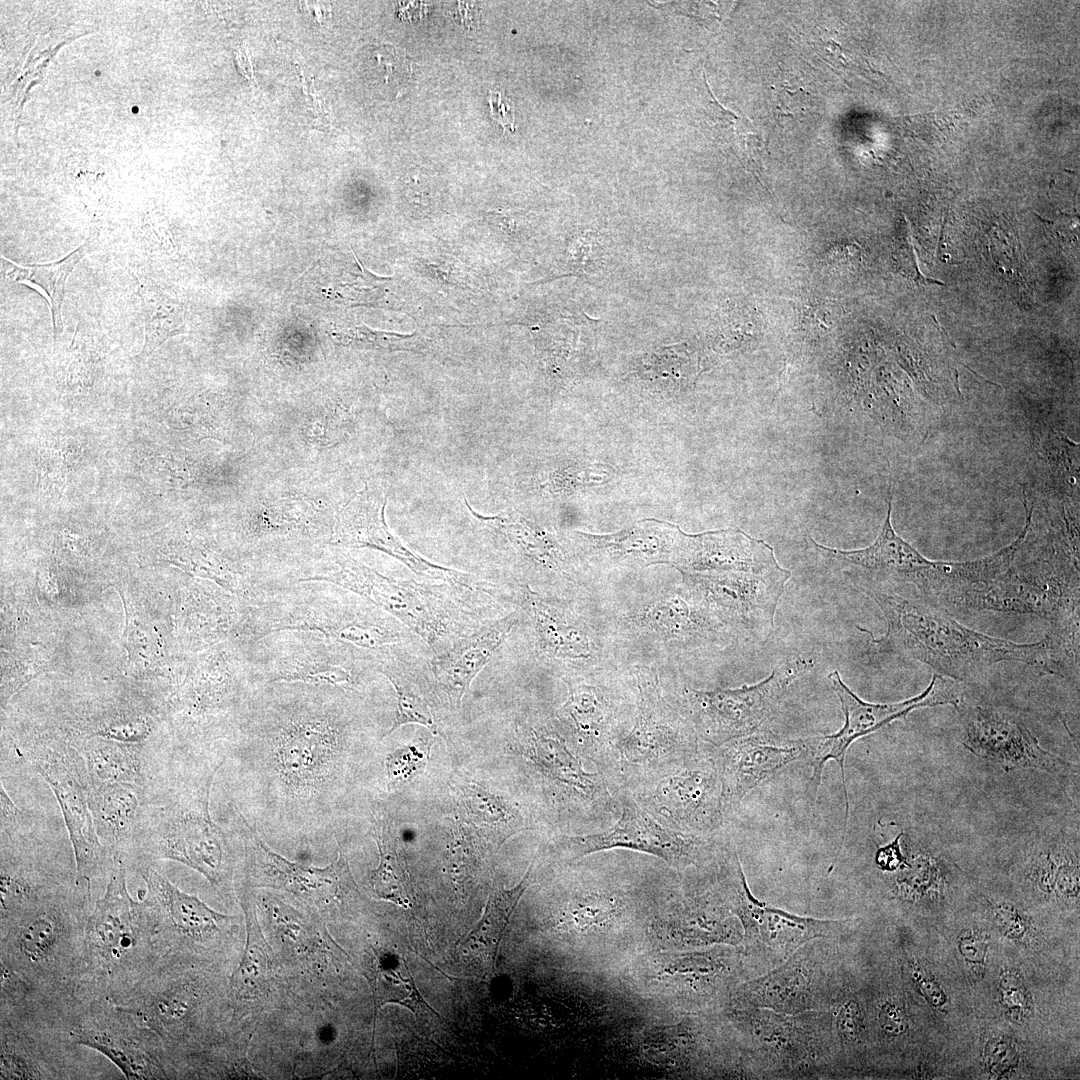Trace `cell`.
<instances>
[{"instance_id":"6da1fadb","label":"cell","mask_w":1080,"mask_h":1080,"mask_svg":"<svg viewBox=\"0 0 1080 1080\" xmlns=\"http://www.w3.org/2000/svg\"><path fill=\"white\" fill-rule=\"evenodd\" d=\"M362 693L289 682L256 689L222 749L242 814L259 832L293 841L327 836L363 728Z\"/></svg>"},{"instance_id":"7a4b0ae2","label":"cell","mask_w":1080,"mask_h":1080,"mask_svg":"<svg viewBox=\"0 0 1080 1080\" xmlns=\"http://www.w3.org/2000/svg\"><path fill=\"white\" fill-rule=\"evenodd\" d=\"M225 761L222 751L177 752L167 777L148 795L128 870L171 860L200 873L221 894L230 890L239 839L210 814L212 784Z\"/></svg>"},{"instance_id":"3957f363","label":"cell","mask_w":1080,"mask_h":1080,"mask_svg":"<svg viewBox=\"0 0 1080 1080\" xmlns=\"http://www.w3.org/2000/svg\"><path fill=\"white\" fill-rule=\"evenodd\" d=\"M882 611L887 629L873 643L890 653L928 665L958 682L972 680L996 663L1018 661L1052 673L1048 644L1017 643L973 630L946 611L895 590L859 589Z\"/></svg>"},{"instance_id":"277c9868","label":"cell","mask_w":1080,"mask_h":1080,"mask_svg":"<svg viewBox=\"0 0 1080 1080\" xmlns=\"http://www.w3.org/2000/svg\"><path fill=\"white\" fill-rule=\"evenodd\" d=\"M279 631L325 635L384 655L425 643L395 617L362 597L322 581L276 583L248 603L235 640L253 642Z\"/></svg>"},{"instance_id":"5b68a950","label":"cell","mask_w":1080,"mask_h":1080,"mask_svg":"<svg viewBox=\"0 0 1080 1080\" xmlns=\"http://www.w3.org/2000/svg\"><path fill=\"white\" fill-rule=\"evenodd\" d=\"M93 904V895L76 885L0 918V967L15 974L39 998L76 999Z\"/></svg>"},{"instance_id":"8992f818","label":"cell","mask_w":1080,"mask_h":1080,"mask_svg":"<svg viewBox=\"0 0 1080 1080\" xmlns=\"http://www.w3.org/2000/svg\"><path fill=\"white\" fill-rule=\"evenodd\" d=\"M128 868L116 859L106 890L94 901L85 928L77 998L117 1002L162 959L151 908L127 888Z\"/></svg>"},{"instance_id":"52a82bcc","label":"cell","mask_w":1080,"mask_h":1080,"mask_svg":"<svg viewBox=\"0 0 1080 1080\" xmlns=\"http://www.w3.org/2000/svg\"><path fill=\"white\" fill-rule=\"evenodd\" d=\"M214 965L163 957L117 1004L161 1040L175 1067L216 1042L221 991Z\"/></svg>"},{"instance_id":"ba28073f","label":"cell","mask_w":1080,"mask_h":1080,"mask_svg":"<svg viewBox=\"0 0 1080 1080\" xmlns=\"http://www.w3.org/2000/svg\"><path fill=\"white\" fill-rule=\"evenodd\" d=\"M317 561L311 567L320 568L296 582H328L362 597L408 627L434 655L482 626L471 616L469 607L462 608V603L446 593L451 586L386 576L335 546Z\"/></svg>"},{"instance_id":"9c48e42d","label":"cell","mask_w":1080,"mask_h":1080,"mask_svg":"<svg viewBox=\"0 0 1080 1080\" xmlns=\"http://www.w3.org/2000/svg\"><path fill=\"white\" fill-rule=\"evenodd\" d=\"M193 664L172 699L174 746L180 753L219 751L238 728L258 688L250 674L246 643L221 642Z\"/></svg>"},{"instance_id":"30bf717a","label":"cell","mask_w":1080,"mask_h":1080,"mask_svg":"<svg viewBox=\"0 0 1080 1080\" xmlns=\"http://www.w3.org/2000/svg\"><path fill=\"white\" fill-rule=\"evenodd\" d=\"M750 1078L831 1079L840 1075L828 1011L777 1013L726 1007L719 1012Z\"/></svg>"},{"instance_id":"8fae6325","label":"cell","mask_w":1080,"mask_h":1080,"mask_svg":"<svg viewBox=\"0 0 1080 1080\" xmlns=\"http://www.w3.org/2000/svg\"><path fill=\"white\" fill-rule=\"evenodd\" d=\"M0 918L74 888L72 845L44 817L21 809L0 785Z\"/></svg>"},{"instance_id":"7c38bea8","label":"cell","mask_w":1080,"mask_h":1080,"mask_svg":"<svg viewBox=\"0 0 1080 1080\" xmlns=\"http://www.w3.org/2000/svg\"><path fill=\"white\" fill-rule=\"evenodd\" d=\"M1 758H15L14 770L28 767L50 787L72 845L76 884L93 894L96 884L108 881L116 860L97 836L75 750L52 736L22 732L2 742Z\"/></svg>"},{"instance_id":"4fadbf2b","label":"cell","mask_w":1080,"mask_h":1080,"mask_svg":"<svg viewBox=\"0 0 1080 1080\" xmlns=\"http://www.w3.org/2000/svg\"><path fill=\"white\" fill-rule=\"evenodd\" d=\"M626 976L637 991L686 1013H715L728 1005L736 987L754 973L741 949L716 945L647 953L629 967Z\"/></svg>"},{"instance_id":"5bb4252c","label":"cell","mask_w":1080,"mask_h":1080,"mask_svg":"<svg viewBox=\"0 0 1080 1080\" xmlns=\"http://www.w3.org/2000/svg\"><path fill=\"white\" fill-rule=\"evenodd\" d=\"M245 643L257 687L289 682L364 692L379 674L378 654L319 633L279 631Z\"/></svg>"},{"instance_id":"9a60e30c","label":"cell","mask_w":1080,"mask_h":1080,"mask_svg":"<svg viewBox=\"0 0 1080 1080\" xmlns=\"http://www.w3.org/2000/svg\"><path fill=\"white\" fill-rule=\"evenodd\" d=\"M715 881L725 904L741 923L742 952L754 976L779 965L813 939H836L846 927L844 920L800 916L758 900L734 848L728 847Z\"/></svg>"},{"instance_id":"2e32d148","label":"cell","mask_w":1080,"mask_h":1080,"mask_svg":"<svg viewBox=\"0 0 1080 1080\" xmlns=\"http://www.w3.org/2000/svg\"><path fill=\"white\" fill-rule=\"evenodd\" d=\"M846 985L836 939L818 938L779 965L740 983L726 1007L783 1014L828 1011Z\"/></svg>"},{"instance_id":"e0dca14e","label":"cell","mask_w":1080,"mask_h":1080,"mask_svg":"<svg viewBox=\"0 0 1080 1080\" xmlns=\"http://www.w3.org/2000/svg\"><path fill=\"white\" fill-rule=\"evenodd\" d=\"M132 871L145 883L137 896L151 908L156 946L162 958L210 965L222 958L236 916L217 912L196 895L180 890L156 864L142 863Z\"/></svg>"},{"instance_id":"ac0fdd59","label":"cell","mask_w":1080,"mask_h":1080,"mask_svg":"<svg viewBox=\"0 0 1080 1080\" xmlns=\"http://www.w3.org/2000/svg\"><path fill=\"white\" fill-rule=\"evenodd\" d=\"M231 807L230 829L238 836L243 850L241 886L281 891L325 914L355 900L358 888L341 850L337 859L325 867L290 861L264 842L235 803Z\"/></svg>"},{"instance_id":"d6986e66","label":"cell","mask_w":1080,"mask_h":1080,"mask_svg":"<svg viewBox=\"0 0 1080 1080\" xmlns=\"http://www.w3.org/2000/svg\"><path fill=\"white\" fill-rule=\"evenodd\" d=\"M0 1079L86 1078L69 1013L22 1005L0 1009Z\"/></svg>"},{"instance_id":"ffe728a7","label":"cell","mask_w":1080,"mask_h":1080,"mask_svg":"<svg viewBox=\"0 0 1080 1080\" xmlns=\"http://www.w3.org/2000/svg\"><path fill=\"white\" fill-rule=\"evenodd\" d=\"M814 653L784 661L762 681L738 688L689 690L687 701L699 739L721 746L760 731L776 713L789 686L815 666Z\"/></svg>"},{"instance_id":"44dd1931","label":"cell","mask_w":1080,"mask_h":1080,"mask_svg":"<svg viewBox=\"0 0 1080 1080\" xmlns=\"http://www.w3.org/2000/svg\"><path fill=\"white\" fill-rule=\"evenodd\" d=\"M828 679L841 704L845 721L842 728L836 733L814 737L813 749L810 755L812 766L810 786L814 801H816L825 764L829 760H834L837 763L841 772L845 797L843 840L846 836L849 817L845 758L851 744L895 720L905 718L910 712L917 709L940 705H952L958 709L963 702V697L961 685L958 681L936 673H933L930 683L920 694L894 703H871L862 700L842 681L837 670L831 672ZM843 841L841 844L844 843Z\"/></svg>"},{"instance_id":"7402d4cb","label":"cell","mask_w":1080,"mask_h":1080,"mask_svg":"<svg viewBox=\"0 0 1080 1080\" xmlns=\"http://www.w3.org/2000/svg\"><path fill=\"white\" fill-rule=\"evenodd\" d=\"M620 808L613 826L598 833L562 838L572 857L621 848L650 854L674 868L700 874L712 870L727 847L717 844L714 838L685 834L664 825L628 793L621 795Z\"/></svg>"},{"instance_id":"603a6c76","label":"cell","mask_w":1080,"mask_h":1080,"mask_svg":"<svg viewBox=\"0 0 1080 1080\" xmlns=\"http://www.w3.org/2000/svg\"><path fill=\"white\" fill-rule=\"evenodd\" d=\"M688 595L728 632L763 644L774 630V619L791 572L779 569L684 572Z\"/></svg>"},{"instance_id":"cb8c5ba5","label":"cell","mask_w":1080,"mask_h":1080,"mask_svg":"<svg viewBox=\"0 0 1080 1080\" xmlns=\"http://www.w3.org/2000/svg\"><path fill=\"white\" fill-rule=\"evenodd\" d=\"M70 1036L76 1045L101 1053L126 1079L174 1078L160 1038L110 999L79 1000L71 1015Z\"/></svg>"},{"instance_id":"d4e9b609","label":"cell","mask_w":1080,"mask_h":1080,"mask_svg":"<svg viewBox=\"0 0 1080 1080\" xmlns=\"http://www.w3.org/2000/svg\"><path fill=\"white\" fill-rule=\"evenodd\" d=\"M641 785L633 797L664 825L706 838H714L723 826L722 784L715 756L700 751Z\"/></svg>"},{"instance_id":"484cf974","label":"cell","mask_w":1080,"mask_h":1080,"mask_svg":"<svg viewBox=\"0 0 1080 1080\" xmlns=\"http://www.w3.org/2000/svg\"><path fill=\"white\" fill-rule=\"evenodd\" d=\"M699 752L691 722L672 710L655 686L642 684L638 714L616 744L612 768L624 782L643 784Z\"/></svg>"},{"instance_id":"4316f807","label":"cell","mask_w":1080,"mask_h":1080,"mask_svg":"<svg viewBox=\"0 0 1080 1080\" xmlns=\"http://www.w3.org/2000/svg\"><path fill=\"white\" fill-rule=\"evenodd\" d=\"M715 873L694 880L693 885L651 921L650 937L659 950H695L716 945L742 950L741 923L725 904Z\"/></svg>"},{"instance_id":"83f0119b","label":"cell","mask_w":1080,"mask_h":1080,"mask_svg":"<svg viewBox=\"0 0 1080 1080\" xmlns=\"http://www.w3.org/2000/svg\"><path fill=\"white\" fill-rule=\"evenodd\" d=\"M386 504V495L366 484L335 515L329 544L342 549H375L399 560L427 580L447 583L459 590L490 593L477 578L436 565L412 552L389 530L385 520Z\"/></svg>"},{"instance_id":"f1b7e54d","label":"cell","mask_w":1080,"mask_h":1080,"mask_svg":"<svg viewBox=\"0 0 1080 1080\" xmlns=\"http://www.w3.org/2000/svg\"><path fill=\"white\" fill-rule=\"evenodd\" d=\"M961 715L962 744L975 756L994 762L1006 772L1037 769L1057 775L1075 774L1077 767L1044 749L1030 729L1014 715L983 706H966Z\"/></svg>"},{"instance_id":"f546056e","label":"cell","mask_w":1080,"mask_h":1080,"mask_svg":"<svg viewBox=\"0 0 1080 1080\" xmlns=\"http://www.w3.org/2000/svg\"><path fill=\"white\" fill-rule=\"evenodd\" d=\"M814 737L787 738L757 731L721 746L718 765L724 813L739 808L746 795L793 762L810 757Z\"/></svg>"},{"instance_id":"4dcf8cb0","label":"cell","mask_w":1080,"mask_h":1080,"mask_svg":"<svg viewBox=\"0 0 1080 1080\" xmlns=\"http://www.w3.org/2000/svg\"><path fill=\"white\" fill-rule=\"evenodd\" d=\"M516 747L542 776L584 810H612L613 799L602 773L585 770L558 732L542 725H524L517 730Z\"/></svg>"},{"instance_id":"1f68e13d","label":"cell","mask_w":1080,"mask_h":1080,"mask_svg":"<svg viewBox=\"0 0 1080 1080\" xmlns=\"http://www.w3.org/2000/svg\"><path fill=\"white\" fill-rule=\"evenodd\" d=\"M674 560L690 573L779 569L774 549L740 529L689 535L681 533Z\"/></svg>"},{"instance_id":"d6a6232c","label":"cell","mask_w":1080,"mask_h":1080,"mask_svg":"<svg viewBox=\"0 0 1080 1080\" xmlns=\"http://www.w3.org/2000/svg\"><path fill=\"white\" fill-rule=\"evenodd\" d=\"M517 621L516 614L484 624L430 660L437 689L453 708H460L471 682L492 659Z\"/></svg>"},{"instance_id":"836d02e7","label":"cell","mask_w":1080,"mask_h":1080,"mask_svg":"<svg viewBox=\"0 0 1080 1080\" xmlns=\"http://www.w3.org/2000/svg\"><path fill=\"white\" fill-rule=\"evenodd\" d=\"M95 830L111 856L126 864L135 847L148 793L128 783H107L87 788Z\"/></svg>"},{"instance_id":"e575fe53","label":"cell","mask_w":1080,"mask_h":1080,"mask_svg":"<svg viewBox=\"0 0 1080 1080\" xmlns=\"http://www.w3.org/2000/svg\"><path fill=\"white\" fill-rule=\"evenodd\" d=\"M611 707L601 691L585 683H569L560 715L573 738L575 753L600 768H612L618 737L611 728Z\"/></svg>"},{"instance_id":"d590c367","label":"cell","mask_w":1080,"mask_h":1080,"mask_svg":"<svg viewBox=\"0 0 1080 1080\" xmlns=\"http://www.w3.org/2000/svg\"><path fill=\"white\" fill-rule=\"evenodd\" d=\"M427 664L418 649H402L379 656V674L393 686L397 705L393 723L384 737L407 724H418L434 735L440 734L431 707L432 690L428 689L434 680L430 683L423 670Z\"/></svg>"},{"instance_id":"8d00e7d4","label":"cell","mask_w":1080,"mask_h":1080,"mask_svg":"<svg viewBox=\"0 0 1080 1080\" xmlns=\"http://www.w3.org/2000/svg\"><path fill=\"white\" fill-rule=\"evenodd\" d=\"M238 890L245 918L246 944L239 965L229 976V987L237 1000H261L269 994L274 981V956L259 924L251 888L241 886Z\"/></svg>"},{"instance_id":"74e56055","label":"cell","mask_w":1080,"mask_h":1080,"mask_svg":"<svg viewBox=\"0 0 1080 1080\" xmlns=\"http://www.w3.org/2000/svg\"><path fill=\"white\" fill-rule=\"evenodd\" d=\"M95 248L94 238L89 236L65 257L48 263L22 265L1 256L2 272L6 279L34 289L47 301L51 312L54 343L63 330L62 306L68 276Z\"/></svg>"},{"instance_id":"f35d334b","label":"cell","mask_w":1080,"mask_h":1080,"mask_svg":"<svg viewBox=\"0 0 1080 1080\" xmlns=\"http://www.w3.org/2000/svg\"><path fill=\"white\" fill-rule=\"evenodd\" d=\"M681 530L660 522H641L629 529L608 535L582 534L592 549L610 558L636 563L674 561Z\"/></svg>"},{"instance_id":"ab89813d","label":"cell","mask_w":1080,"mask_h":1080,"mask_svg":"<svg viewBox=\"0 0 1080 1080\" xmlns=\"http://www.w3.org/2000/svg\"><path fill=\"white\" fill-rule=\"evenodd\" d=\"M688 595V594H687ZM689 596V595H688ZM667 595L642 608L633 621L656 635L675 639H706L727 630L690 596Z\"/></svg>"},{"instance_id":"60d3db41","label":"cell","mask_w":1080,"mask_h":1080,"mask_svg":"<svg viewBox=\"0 0 1080 1080\" xmlns=\"http://www.w3.org/2000/svg\"><path fill=\"white\" fill-rule=\"evenodd\" d=\"M371 836L379 852V863L370 874L374 894L404 909L413 905L411 883L399 851L393 820L380 807L372 812Z\"/></svg>"},{"instance_id":"b9f144b4","label":"cell","mask_w":1080,"mask_h":1080,"mask_svg":"<svg viewBox=\"0 0 1080 1080\" xmlns=\"http://www.w3.org/2000/svg\"><path fill=\"white\" fill-rule=\"evenodd\" d=\"M469 509L494 538L509 544L519 556L536 567L549 571H561L564 567L565 558L561 546L543 528L517 514L482 516L470 507Z\"/></svg>"},{"instance_id":"7bdbcfd3","label":"cell","mask_w":1080,"mask_h":1080,"mask_svg":"<svg viewBox=\"0 0 1080 1080\" xmlns=\"http://www.w3.org/2000/svg\"><path fill=\"white\" fill-rule=\"evenodd\" d=\"M524 592L541 649L557 658L586 657L590 645L582 624L568 611L546 601L528 586L524 587Z\"/></svg>"},{"instance_id":"ee69618b","label":"cell","mask_w":1080,"mask_h":1080,"mask_svg":"<svg viewBox=\"0 0 1080 1080\" xmlns=\"http://www.w3.org/2000/svg\"><path fill=\"white\" fill-rule=\"evenodd\" d=\"M372 964L367 967V979L371 985L375 1010L387 1003L402 1005L418 1017L419 1013L431 1011V1006L418 991L403 957L373 947Z\"/></svg>"},{"instance_id":"f6af8a7d","label":"cell","mask_w":1080,"mask_h":1080,"mask_svg":"<svg viewBox=\"0 0 1080 1080\" xmlns=\"http://www.w3.org/2000/svg\"><path fill=\"white\" fill-rule=\"evenodd\" d=\"M532 861L523 878L512 888H496L489 894L484 911L465 940L484 947L496 959L500 944L521 897L530 886Z\"/></svg>"},{"instance_id":"bcb514c9","label":"cell","mask_w":1080,"mask_h":1080,"mask_svg":"<svg viewBox=\"0 0 1080 1080\" xmlns=\"http://www.w3.org/2000/svg\"><path fill=\"white\" fill-rule=\"evenodd\" d=\"M840 1075L850 1068L852 1056L866 1046L868 1021L858 995L846 985L829 1009Z\"/></svg>"},{"instance_id":"7dc6e473","label":"cell","mask_w":1080,"mask_h":1080,"mask_svg":"<svg viewBox=\"0 0 1080 1080\" xmlns=\"http://www.w3.org/2000/svg\"><path fill=\"white\" fill-rule=\"evenodd\" d=\"M461 800L472 822L495 831L503 840L527 828L517 808L477 785L461 787Z\"/></svg>"},{"instance_id":"c3c4849f","label":"cell","mask_w":1080,"mask_h":1080,"mask_svg":"<svg viewBox=\"0 0 1080 1080\" xmlns=\"http://www.w3.org/2000/svg\"><path fill=\"white\" fill-rule=\"evenodd\" d=\"M80 452L81 446L72 438L41 443L35 455L37 492L43 496H61Z\"/></svg>"},{"instance_id":"681fc988","label":"cell","mask_w":1080,"mask_h":1080,"mask_svg":"<svg viewBox=\"0 0 1080 1080\" xmlns=\"http://www.w3.org/2000/svg\"><path fill=\"white\" fill-rule=\"evenodd\" d=\"M141 304L144 318V342L138 362L148 358L167 339L183 331L177 307L157 290H141Z\"/></svg>"},{"instance_id":"f907efd6","label":"cell","mask_w":1080,"mask_h":1080,"mask_svg":"<svg viewBox=\"0 0 1080 1080\" xmlns=\"http://www.w3.org/2000/svg\"><path fill=\"white\" fill-rule=\"evenodd\" d=\"M943 879L938 859L928 851H917L896 877V893L905 899H921L941 889Z\"/></svg>"},{"instance_id":"816d5d0a","label":"cell","mask_w":1080,"mask_h":1080,"mask_svg":"<svg viewBox=\"0 0 1080 1080\" xmlns=\"http://www.w3.org/2000/svg\"><path fill=\"white\" fill-rule=\"evenodd\" d=\"M125 610V646L128 658L138 673H144L151 668L149 665L156 660V656L163 657V648L161 644H156L152 631L135 617L132 609L125 605Z\"/></svg>"},{"instance_id":"f5cc1de1","label":"cell","mask_w":1080,"mask_h":1080,"mask_svg":"<svg viewBox=\"0 0 1080 1080\" xmlns=\"http://www.w3.org/2000/svg\"><path fill=\"white\" fill-rule=\"evenodd\" d=\"M999 1002L1008 1018L1016 1023L1026 1021L1033 1011L1032 995L1021 973L1009 968L1001 972L998 982Z\"/></svg>"},{"instance_id":"db71d44e","label":"cell","mask_w":1080,"mask_h":1080,"mask_svg":"<svg viewBox=\"0 0 1080 1080\" xmlns=\"http://www.w3.org/2000/svg\"><path fill=\"white\" fill-rule=\"evenodd\" d=\"M611 471L609 466L600 464L558 468L546 475L541 488L558 494L568 492L577 486L591 485L593 482L602 484L610 477Z\"/></svg>"},{"instance_id":"11a10c76","label":"cell","mask_w":1080,"mask_h":1080,"mask_svg":"<svg viewBox=\"0 0 1080 1080\" xmlns=\"http://www.w3.org/2000/svg\"><path fill=\"white\" fill-rule=\"evenodd\" d=\"M427 753L415 744L404 745L390 753L385 760V772L389 785L408 781L426 766Z\"/></svg>"},{"instance_id":"9f6ffc18","label":"cell","mask_w":1080,"mask_h":1080,"mask_svg":"<svg viewBox=\"0 0 1080 1080\" xmlns=\"http://www.w3.org/2000/svg\"><path fill=\"white\" fill-rule=\"evenodd\" d=\"M875 1023L881 1037L888 1041L905 1036L910 1025L903 1002L893 995H888L878 1002Z\"/></svg>"},{"instance_id":"6f0895ef","label":"cell","mask_w":1080,"mask_h":1080,"mask_svg":"<svg viewBox=\"0 0 1080 1080\" xmlns=\"http://www.w3.org/2000/svg\"><path fill=\"white\" fill-rule=\"evenodd\" d=\"M982 1058L988 1074L995 1078L1016 1068L1020 1059L1015 1044L1005 1035L990 1037L984 1045Z\"/></svg>"},{"instance_id":"680465c9","label":"cell","mask_w":1080,"mask_h":1080,"mask_svg":"<svg viewBox=\"0 0 1080 1080\" xmlns=\"http://www.w3.org/2000/svg\"><path fill=\"white\" fill-rule=\"evenodd\" d=\"M957 949L966 965L978 978L983 977L989 947V935L979 929H966L957 937Z\"/></svg>"},{"instance_id":"91938a15","label":"cell","mask_w":1080,"mask_h":1080,"mask_svg":"<svg viewBox=\"0 0 1080 1080\" xmlns=\"http://www.w3.org/2000/svg\"><path fill=\"white\" fill-rule=\"evenodd\" d=\"M991 915L998 930L1008 939L1021 941L1030 931L1028 917L1011 902H993Z\"/></svg>"},{"instance_id":"94428289","label":"cell","mask_w":1080,"mask_h":1080,"mask_svg":"<svg viewBox=\"0 0 1080 1080\" xmlns=\"http://www.w3.org/2000/svg\"><path fill=\"white\" fill-rule=\"evenodd\" d=\"M911 982L925 1000L936 1009L947 1003V995L937 979L918 960L908 961Z\"/></svg>"},{"instance_id":"6125c7cd","label":"cell","mask_w":1080,"mask_h":1080,"mask_svg":"<svg viewBox=\"0 0 1080 1080\" xmlns=\"http://www.w3.org/2000/svg\"><path fill=\"white\" fill-rule=\"evenodd\" d=\"M374 57L377 59V66L383 70V80L385 83L395 82L402 85L410 76V65L406 57L399 53L396 49L383 46L374 51Z\"/></svg>"},{"instance_id":"be15d7a7","label":"cell","mask_w":1080,"mask_h":1080,"mask_svg":"<svg viewBox=\"0 0 1080 1080\" xmlns=\"http://www.w3.org/2000/svg\"><path fill=\"white\" fill-rule=\"evenodd\" d=\"M903 832L895 837L893 841L885 846L878 848L875 854V863L885 872H895L904 868L908 860L901 850V839Z\"/></svg>"},{"instance_id":"e7e4bbea","label":"cell","mask_w":1080,"mask_h":1080,"mask_svg":"<svg viewBox=\"0 0 1080 1080\" xmlns=\"http://www.w3.org/2000/svg\"><path fill=\"white\" fill-rule=\"evenodd\" d=\"M489 105L492 118L504 131H515V110L513 102L501 91L490 90Z\"/></svg>"},{"instance_id":"03108f58","label":"cell","mask_w":1080,"mask_h":1080,"mask_svg":"<svg viewBox=\"0 0 1080 1080\" xmlns=\"http://www.w3.org/2000/svg\"><path fill=\"white\" fill-rule=\"evenodd\" d=\"M173 763H174V762H173ZM82 766H83V765H82ZM171 767H172V766H171ZM171 767H170V769H169V770L167 771V773H165V774H164V775H163L162 777H160V778H159V779H158V780H157V781H156L155 783H153L152 785L148 786L147 788H143V787H140V788L144 789V790H145V791H146V792H147L148 794H150V793H151V792H152V791H153V790H154V789H155V788H156V787H157V786H158V785H159V784H160V783H161V782H162V781H163V780L165 779V777H166V776L168 775V773L170 772V770H171ZM83 777H84V784H85L86 790H87V788H89V787H92V786H96V785H99V784H96V785H92V784H89V783H88V782L86 781V779H85V776H84V769H83ZM104 784H107V783H104ZM132 785H133V784H132ZM135 786H136V785H135ZM138 787H139V786H138Z\"/></svg>"}]
</instances>
